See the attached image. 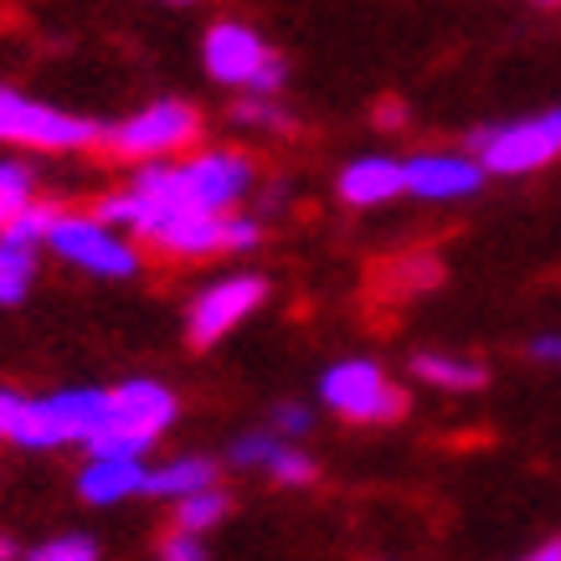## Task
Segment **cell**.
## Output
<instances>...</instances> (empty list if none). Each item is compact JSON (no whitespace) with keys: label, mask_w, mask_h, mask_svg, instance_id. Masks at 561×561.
Segmentation results:
<instances>
[{"label":"cell","mask_w":561,"mask_h":561,"mask_svg":"<svg viewBox=\"0 0 561 561\" xmlns=\"http://www.w3.org/2000/svg\"><path fill=\"white\" fill-rule=\"evenodd\" d=\"M135 191L154 206H196V211H232L253 191V160L238 150H202L191 160H145Z\"/></svg>","instance_id":"cell-1"},{"label":"cell","mask_w":561,"mask_h":561,"mask_svg":"<svg viewBox=\"0 0 561 561\" xmlns=\"http://www.w3.org/2000/svg\"><path fill=\"white\" fill-rule=\"evenodd\" d=\"M175 423V391L150 376H129L108 391L103 427L88 438V454H145L165 427Z\"/></svg>","instance_id":"cell-2"},{"label":"cell","mask_w":561,"mask_h":561,"mask_svg":"<svg viewBox=\"0 0 561 561\" xmlns=\"http://www.w3.org/2000/svg\"><path fill=\"white\" fill-rule=\"evenodd\" d=\"M202 62L211 72V83L242 88V93H257V99H273L284 88V78H289V62L248 21H217V26H206Z\"/></svg>","instance_id":"cell-3"},{"label":"cell","mask_w":561,"mask_h":561,"mask_svg":"<svg viewBox=\"0 0 561 561\" xmlns=\"http://www.w3.org/2000/svg\"><path fill=\"white\" fill-rule=\"evenodd\" d=\"M108 412V391L99 387H78V391H57V397H21L16 427L11 443L21 448H62V443H83L103 427Z\"/></svg>","instance_id":"cell-4"},{"label":"cell","mask_w":561,"mask_h":561,"mask_svg":"<svg viewBox=\"0 0 561 561\" xmlns=\"http://www.w3.org/2000/svg\"><path fill=\"white\" fill-rule=\"evenodd\" d=\"M474 154L484 175H530L561 160V108H541L526 119L494 124L474 135Z\"/></svg>","instance_id":"cell-5"},{"label":"cell","mask_w":561,"mask_h":561,"mask_svg":"<svg viewBox=\"0 0 561 561\" xmlns=\"http://www.w3.org/2000/svg\"><path fill=\"white\" fill-rule=\"evenodd\" d=\"M103 139V124L68 114L57 103H36L16 88H0V145L21 150H88Z\"/></svg>","instance_id":"cell-6"},{"label":"cell","mask_w":561,"mask_h":561,"mask_svg":"<svg viewBox=\"0 0 561 561\" xmlns=\"http://www.w3.org/2000/svg\"><path fill=\"white\" fill-rule=\"evenodd\" d=\"M196 135H202V114L186 99H160L145 103L139 114H129L114 129H103L99 145L119 160H165V154L196 145Z\"/></svg>","instance_id":"cell-7"},{"label":"cell","mask_w":561,"mask_h":561,"mask_svg":"<svg viewBox=\"0 0 561 561\" xmlns=\"http://www.w3.org/2000/svg\"><path fill=\"white\" fill-rule=\"evenodd\" d=\"M47 248L72 268L93 273V278H135L139 273V248L124 238L119 227H108L103 217H78L62 211L51 221Z\"/></svg>","instance_id":"cell-8"},{"label":"cell","mask_w":561,"mask_h":561,"mask_svg":"<svg viewBox=\"0 0 561 561\" xmlns=\"http://www.w3.org/2000/svg\"><path fill=\"white\" fill-rule=\"evenodd\" d=\"M320 397L330 412H341L351 423H397L408 412V391L397 387L376 360H335L320 376Z\"/></svg>","instance_id":"cell-9"},{"label":"cell","mask_w":561,"mask_h":561,"mask_svg":"<svg viewBox=\"0 0 561 561\" xmlns=\"http://www.w3.org/2000/svg\"><path fill=\"white\" fill-rule=\"evenodd\" d=\"M268 299V278L263 273H232V278H217L206 284L196 299H191V314H186V341L196 351L217 345L221 335H232L248 314H257Z\"/></svg>","instance_id":"cell-10"},{"label":"cell","mask_w":561,"mask_h":561,"mask_svg":"<svg viewBox=\"0 0 561 561\" xmlns=\"http://www.w3.org/2000/svg\"><path fill=\"white\" fill-rule=\"evenodd\" d=\"M408 165V191L417 202H463L484 186V165L479 154H463V150H423L402 160Z\"/></svg>","instance_id":"cell-11"},{"label":"cell","mask_w":561,"mask_h":561,"mask_svg":"<svg viewBox=\"0 0 561 561\" xmlns=\"http://www.w3.org/2000/svg\"><path fill=\"white\" fill-rule=\"evenodd\" d=\"M335 191H341L345 206H387L391 196L408 191V165L391 160V154H360L341 171Z\"/></svg>","instance_id":"cell-12"},{"label":"cell","mask_w":561,"mask_h":561,"mask_svg":"<svg viewBox=\"0 0 561 561\" xmlns=\"http://www.w3.org/2000/svg\"><path fill=\"white\" fill-rule=\"evenodd\" d=\"M145 479H150V469L135 454H93L88 469L78 474V494L88 505H119L129 494H145Z\"/></svg>","instance_id":"cell-13"},{"label":"cell","mask_w":561,"mask_h":561,"mask_svg":"<svg viewBox=\"0 0 561 561\" xmlns=\"http://www.w3.org/2000/svg\"><path fill=\"white\" fill-rule=\"evenodd\" d=\"M211 484H217V459L186 454V459H171V463H160V469H150L145 494H154V500H186V494L211 490Z\"/></svg>","instance_id":"cell-14"},{"label":"cell","mask_w":561,"mask_h":561,"mask_svg":"<svg viewBox=\"0 0 561 561\" xmlns=\"http://www.w3.org/2000/svg\"><path fill=\"white\" fill-rule=\"evenodd\" d=\"M412 371H417V381H427V387H438V391H479L490 381V371L479 360L438 356V351H423V356L412 360Z\"/></svg>","instance_id":"cell-15"},{"label":"cell","mask_w":561,"mask_h":561,"mask_svg":"<svg viewBox=\"0 0 561 561\" xmlns=\"http://www.w3.org/2000/svg\"><path fill=\"white\" fill-rule=\"evenodd\" d=\"M36 202V175L21 160H0V232Z\"/></svg>","instance_id":"cell-16"},{"label":"cell","mask_w":561,"mask_h":561,"mask_svg":"<svg viewBox=\"0 0 561 561\" xmlns=\"http://www.w3.org/2000/svg\"><path fill=\"white\" fill-rule=\"evenodd\" d=\"M36 278V253L0 238V305H21Z\"/></svg>","instance_id":"cell-17"},{"label":"cell","mask_w":561,"mask_h":561,"mask_svg":"<svg viewBox=\"0 0 561 561\" xmlns=\"http://www.w3.org/2000/svg\"><path fill=\"white\" fill-rule=\"evenodd\" d=\"M227 511H232V500L211 484V490H196V494H186V500H175V526L202 536V530L221 526V520H227Z\"/></svg>","instance_id":"cell-18"},{"label":"cell","mask_w":561,"mask_h":561,"mask_svg":"<svg viewBox=\"0 0 561 561\" xmlns=\"http://www.w3.org/2000/svg\"><path fill=\"white\" fill-rule=\"evenodd\" d=\"M57 217H62V206L32 202L16 221H11V227H5V232H0V238L16 242V248H32V253H36V248H47V232H51V221H57Z\"/></svg>","instance_id":"cell-19"},{"label":"cell","mask_w":561,"mask_h":561,"mask_svg":"<svg viewBox=\"0 0 561 561\" xmlns=\"http://www.w3.org/2000/svg\"><path fill=\"white\" fill-rule=\"evenodd\" d=\"M263 474L278 479V484H294V490H299V484H314V474H320V463L309 459L305 448H294V443L284 438V443H278V454L268 459V469H263Z\"/></svg>","instance_id":"cell-20"},{"label":"cell","mask_w":561,"mask_h":561,"mask_svg":"<svg viewBox=\"0 0 561 561\" xmlns=\"http://www.w3.org/2000/svg\"><path fill=\"white\" fill-rule=\"evenodd\" d=\"M232 124H242V129H289V108L273 99H257V93H242L232 103Z\"/></svg>","instance_id":"cell-21"},{"label":"cell","mask_w":561,"mask_h":561,"mask_svg":"<svg viewBox=\"0 0 561 561\" xmlns=\"http://www.w3.org/2000/svg\"><path fill=\"white\" fill-rule=\"evenodd\" d=\"M26 561H99V546L88 536H51L36 551H26Z\"/></svg>","instance_id":"cell-22"},{"label":"cell","mask_w":561,"mask_h":561,"mask_svg":"<svg viewBox=\"0 0 561 561\" xmlns=\"http://www.w3.org/2000/svg\"><path fill=\"white\" fill-rule=\"evenodd\" d=\"M278 433H248V438H238L232 443V454L227 459L238 463V469H268V459L278 454Z\"/></svg>","instance_id":"cell-23"},{"label":"cell","mask_w":561,"mask_h":561,"mask_svg":"<svg viewBox=\"0 0 561 561\" xmlns=\"http://www.w3.org/2000/svg\"><path fill=\"white\" fill-rule=\"evenodd\" d=\"M160 561H206V546L196 530H181L175 526L165 541H160Z\"/></svg>","instance_id":"cell-24"},{"label":"cell","mask_w":561,"mask_h":561,"mask_svg":"<svg viewBox=\"0 0 561 561\" xmlns=\"http://www.w3.org/2000/svg\"><path fill=\"white\" fill-rule=\"evenodd\" d=\"M273 427H278V438H305L309 427H314V412L309 408H278Z\"/></svg>","instance_id":"cell-25"},{"label":"cell","mask_w":561,"mask_h":561,"mask_svg":"<svg viewBox=\"0 0 561 561\" xmlns=\"http://www.w3.org/2000/svg\"><path fill=\"white\" fill-rule=\"evenodd\" d=\"M530 356L561 366V330H551V335H536V341H530Z\"/></svg>","instance_id":"cell-26"},{"label":"cell","mask_w":561,"mask_h":561,"mask_svg":"<svg viewBox=\"0 0 561 561\" xmlns=\"http://www.w3.org/2000/svg\"><path fill=\"white\" fill-rule=\"evenodd\" d=\"M16 412H21V397H16V391H0V438H11Z\"/></svg>","instance_id":"cell-27"},{"label":"cell","mask_w":561,"mask_h":561,"mask_svg":"<svg viewBox=\"0 0 561 561\" xmlns=\"http://www.w3.org/2000/svg\"><path fill=\"white\" fill-rule=\"evenodd\" d=\"M520 561H561V541L536 546V551H530V557H520Z\"/></svg>","instance_id":"cell-28"},{"label":"cell","mask_w":561,"mask_h":561,"mask_svg":"<svg viewBox=\"0 0 561 561\" xmlns=\"http://www.w3.org/2000/svg\"><path fill=\"white\" fill-rule=\"evenodd\" d=\"M0 561H21V546L11 536H0Z\"/></svg>","instance_id":"cell-29"},{"label":"cell","mask_w":561,"mask_h":561,"mask_svg":"<svg viewBox=\"0 0 561 561\" xmlns=\"http://www.w3.org/2000/svg\"><path fill=\"white\" fill-rule=\"evenodd\" d=\"M536 5H546V11H557V5H561V0H536Z\"/></svg>","instance_id":"cell-30"}]
</instances>
